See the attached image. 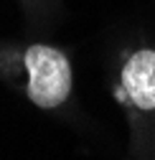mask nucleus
<instances>
[{"label": "nucleus", "instance_id": "obj_1", "mask_svg": "<svg viewBox=\"0 0 155 160\" xmlns=\"http://www.w3.org/2000/svg\"><path fill=\"white\" fill-rule=\"evenodd\" d=\"M26 66L31 74L28 97L38 107H59L71 89V69L61 51L51 46H31L26 51Z\"/></svg>", "mask_w": 155, "mask_h": 160}, {"label": "nucleus", "instance_id": "obj_2", "mask_svg": "<svg viewBox=\"0 0 155 160\" xmlns=\"http://www.w3.org/2000/svg\"><path fill=\"white\" fill-rule=\"evenodd\" d=\"M122 84L140 109H155V51H138L122 69Z\"/></svg>", "mask_w": 155, "mask_h": 160}]
</instances>
